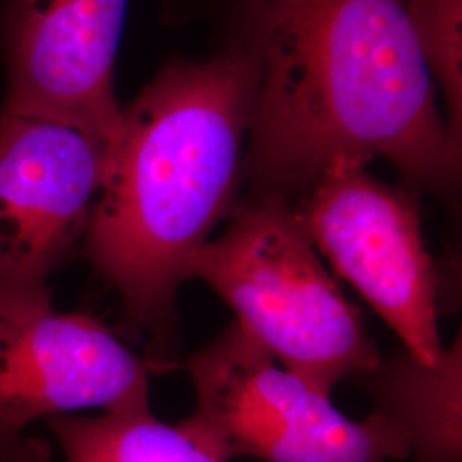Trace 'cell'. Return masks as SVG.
Wrapping results in <instances>:
<instances>
[{"label":"cell","instance_id":"1","mask_svg":"<svg viewBox=\"0 0 462 462\" xmlns=\"http://www.w3.org/2000/svg\"><path fill=\"white\" fill-rule=\"evenodd\" d=\"M257 84L247 168L284 198L339 156L391 162L447 192L461 148L435 103L406 0H247Z\"/></svg>","mask_w":462,"mask_h":462},{"label":"cell","instance_id":"2","mask_svg":"<svg viewBox=\"0 0 462 462\" xmlns=\"http://www.w3.org/2000/svg\"><path fill=\"white\" fill-rule=\"evenodd\" d=\"M257 64L242 43L208 62H171L122 110L88 254L151 336V368L179 364L173 301L189 263L235 192Z\"/></svg>","mask_w":462,"mask_h":462},{"label":"cell","instance_id":"3","mask_svg":"<svg viewBox=\"0 0 462 462\" xmlns=\"http://www.w3.org/2000/svg\"><path fill=\"white\" fill-rule=\"evenodd\" d=\"M190 278L206 281L278 364L326 396L382 360L364 315L320 264L284 198L267 196L200 245Z\"/></svg>","mask_w":462,"mask_h":462},{"label":"cell","instance_id":"4","mask_svg":"<svg viewBox=\"0 0 462 462\" xmlns=\"http://www.w3.org/2000/svg\"><path fill=\"white\" fill-rule=\"evenodd\" d=\"M196 408L177 429L219 462H387L406 459L404 429L372 411L362 421L278 364L236 320L189 358Z\"/></svg>","mask_w":462,"mask_h":462},{"label":"cell","instance_id":"5","mask_svg":"<svg viewBox=\"0 0 462 462\" xmlns=\"http://www.w3.org/2000/svg\"><path fill=\"white\" fill-rule=\"evenodd\" d=\"M366 160L339 156L314 179L298 215L312 244L394 329L406 351L437 364V276L420 216L404 190L370 177Z\"/></svg>","mask_w":462,"mask_h":462},{"label":"cell","instance_id":"6","mask_svg":"<svg viewBox=\"0 0 462 462\" xmlns=\"http://www.w3.org/2000/svg\"><path fill=\"white\" fill-rule=\"evenodd\" d=\"M148 368L98 320L57 312L45 284L0 282V439L42 416L149 404Z\"/></svg>","mask_w":462,"mask_h":462},{"label":"cell","instance_id":"7","mask_svg":"<svg viewBox=\"0 0 462 462\" xmlns=\"http://www.w3.org/2000/svg\"><path fill=\"white\" fill-rule=\"evenodd\" d=\"M110 143L66 116L0 114V282L45 284L88 228Z\"/></svg>","mask_w":462,"mask_h":462},{"label":"cell","instance_id":"8","mask_svg":"<svg viewBox=\"0 0 462 462\" xmlns=\"http://www.w3.org/2000/svg\"><path fill=\"white\" fill-rule=\"evenodd\" d=\"M129 0H4L0 40L9 105L42 108L110 144L122 108L114 66Z\"/></svg>","mask_w":462,"mask_h":462},{"label":"cell","instance_id":"9","mask_svg":"<svg viewBox=\"0 0 462 462\" xmlns=\"http://www.w3.org/2000/svg\"><path fill=\"white\" fill-rule=\"evenodd\" d=\"M461 339L437 364L418 362L408 351L362 374L375 411L406 431L414 462H461Z\"/></svg>","mask_w":462,"mask_h":462},{"label":"cell","instance_id":"10","mask_svg":"<svg viewBox=\"0 0 462 462\" xmlns=\"http://www.w3.org/2000/svg\"><path fill=\"white\" fill-rule=\"evenodd\" d=\"M67 462H219L180 430L168 427L149 404L124 406L97 418L51 421Z\"/></svg>","mask_w":462,"mask_h":462},{"label":"cell","instance_id":"11","mask_svg":"<svg viewBox=\"0 0 462 462\" xmlns=\"http://www.w3.org/2000/svg\"><path fill=\"white\" fill-rule=\"evenodd\" d=\"M416 42L446 98L447 129L461 148L462 0H406Z\"/></svg>","mask_w":462,"mask_h":462}]
</instances>
